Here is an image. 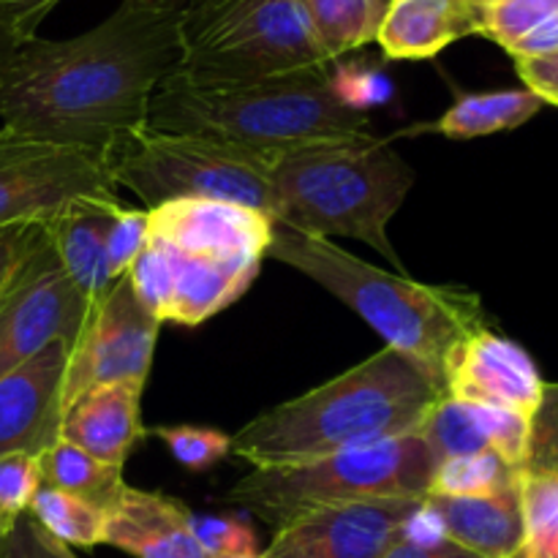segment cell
I'll return each instance as SVG.
<instances>
[{
	"mask_svg": "<svg viewBox=\"0 0 558 558\" xmlns=\"http://www.w3.org/2000/svg\"><path fill=\"white\" fill-rule=\"evenodd\" d=\"M178 65V20L129 3L82 36L0 41V123L109 161L147 129L153 93Z\"/></svg>",
	"mask_w": 558,
	"mask_h": 558,
	"instance_id": "6da1fadb",
	"label": "cell"
},
{
	"mask_svg": "<svg viewBox=\"0 0 558 558\" xmlns=\"http://www.w3.org/2000/svg\"><path fill=\"white\" fill-rule=\"evenodd\" d=\"M445 396L417 363L385 347L327 385L251 420L232 436V452L254 469L289 466L417 434Z\"/></svg>",
	"mask_w": 558,
	"mask_h": 558,
	"instance_id": "7a4b0ae2",
	"label": "cell"
},
{
	"mask_svg": "<svg viewBox=\"0 0 558 558\" xmlns=\"http://www.w3.org/2000/svg\"><path fill=\"white\" fill-rule=\"evenodd\" d=\"M147 129L207 136L270 158L371 134L365 112L332 82L327 65L218 85L169 74L153 93Z\"/></svg>",
	"mask_w": 558,
	"mask_h": 558,
	"instance_id": "3957f363",
	"label": "cell"
},
{
	"mask_svg": "<svg viewBox=\"0 0 558 558\" xmlns=\"http://www.w3.org/2000/svg\"><path fill=\"white\" fill-rule=\"evenodd\" d=\"M267 254L357 311L390 349L407 354L430 379L445 387L447 360L458 343L485 325L480 298L461 287H430L392 276L347 254L325 238L292 232L272 221ZM447 392V390H445Z\"/></svg>",
	"mask_w": 558,
	"mask_h": 558,
	"instance_id": "277c9868",
	"label": "cell"
},
{
	"mask_svg": "<svg viewBox=\"0 0 558 558\" xmlns=\"http://www.w3.org/2000/svg\"><path fill=\"white\" fill-rule=\"evenodd\" d=\"M414 169L374 134L298 147L272 163V221L308 238H354L403 270L387 223L407 202Z\"/></svg>",
	"mask_w": 558,
	"mask_h": 558,
	"instance_id": "5b68a950",
	"label": "cell"
},
{
	"mask_svg": "<svg viewBox=\"0 0 558 558\" xmlns=\"http://www.w3.org/2000/svg\"><path fill=\"white\" fill-rule=\"evenodd\" d=\"M439 456L420 434L245 474L229 501L283 526L303 512L363 499H425Z\"/></svg>",
	"mask_w": 558,
	"mask_h": 558,
	"instance_id": "8992f818",
	"label": "cell"
},
{
	"mask_svg": "<svg viewBox=\"0 0 558 558\" xmlns=\"http://www.w3.org/2000/svg\"><path fill=\"white\" fill-rule=\"evenodd\" d=\"M180 65L196 85L248 82L330 65L300 0H189L178 11Z\"/></svg>",
	"mask_w": 558,
	"mask_h": 558,
	"instance_id": "52a82bcc",
	"label": "cell"
},
{
	"mask_svg": "<svg viewBox=\"0 0 558 558\" xmlns=\"http://www.w3.org/2000/svg\"><path fill=\"white\" fill-rule=\"evenodd\" d=\"M276 158L196 134L142 129L112 158L114 185L134 191L147 210L180 199H216L272 218Z\"/></svg>",
	"mask_w": 558,
	"mask_h": 558,
	"instance_id": "ba28073f",
	"label": "cell"
},
{
	"mask_svg": "<svg viewBox=\"0 0 558 558\" xmlns=\"http://www.w3.org/2000/svg\"><path fill=\"white\" fill-rule=\"evenodd\" d=\"M109 161L98 153L0 129V229L47 227L85 199H118Z\"/></svg>",
	"mask_w": 558,
	"mask_h": 558,
	"instance_id": "9c48e42d",
	"label": "cell"
},
{
	"mask_svg": "<svg viewBox=\"0 0 558 558\" xmlns=\"http://www.w3.org/2000/svg\"><path fill=\"white\" fill-rule=\"evenodd\" d=\"M259 267L262 259L196 254L147 234L145 248L129 267V281L161 325L196 327L243 298Z\"/></svg>",
	"mask_w": 558,
	"mask_h": 558,
	"instance_id": "30bf717a",
	"label": "cell"
},
{
	"mask_svg": "<svg viewBox=\"0 0 558 558\" xmlns=\"http://www.w3.org/2000/svg\"><path fill=\"white\" fill-rule=\"evenodd\" d=\"M90 303L44 232L0 298V376L25 365L49 343L74 347Z\"/></svg>",
	"mask_w": 558,
	"mask_h": 558,
	"instance_id": "8fae6325",
	"label": "cell"
},
{
	"mask_svg": "<svg viewBox=\"0 0 558 558\" xmlns=\"http://www.w3.org/2000/svg\"><path fill=\"white\" fill-rule=\"evenodd\" d=\"M161 322L140 303L129 276L118 278L90 303L74 347L63 385V412L98 385L147 381Z\"/></svg>",
	"mask_w": 558,
	"mask_h": 558,
	"instance_id": "7c38bea8",
	"label": "cell"
},
{
	"mask_svg": "<svg viewBox=\"0 0 558 558\" xmlns=\"http://www.w3.org/2000/svg\"><path fill=\"white\" fill-rule=\"evenodd\" d=\"M423 499H363L316 507L276 529L267 558H381L412 534Z\"/></svg>",
	"mask_w": 558,
	"mask_h": 558,
	"instance_id": "4fadbf2b",
	"label": "cell"
},
{
	"mask_svg": "<svg viewBox=\"0 0 558 558\" xmlns=\"http://www.w3.org/2000/svg\"><path fill=\"white\" fill-rule=\"evenodd\" d=\"M445 390L458 401L488 403L532 417L543 401L545 381L526 349L483 325L469 332L447 360Z\"/></svg>",
	"mask_w": 558,
	"mask_h": 558,
	"instance_id": "5bb4252c",
	"label": "cell"
},
{
	"mask_svg": "<svg viewBox=\"0 0 558 558\" xmlns=\"http://www.w3.org/2000/svg\"><path fill=\"white\" fill-rule=\"evenodd\" d=\"M69 347L49 343L11 374L0 376V458L41 456L60 439Z\"/></svg>",
	"mask_w": 558,
	"mask_h": 558,
	"instance_id": "9a60e30c",
	"label": "cell"
},
{
	"mask_svg": "<svg viewBox=\"0 0 558 558\" xmlns=\"http://www.w3.org/2000/svg\"><path fill=\"white\" fill-rule=\"evenodd\" d=\"M150 234L196 254L265 259L272 218L232 202L180 199L150 210Z\"/></svg>",
	"mask_w": 558,
	"mask_h": 558,
	"instance_id": "2e32d148",
	"label": "cell"
},
{
	"mask_svg": "<svg viewBox=\"0 0 558 558\" xmlns=\"http://www.w3.org/2000/svg\"><path fill=\"white\" fill-rule=\"evenodd\" d=\"M523 545L518 558H558V385H545L518 469Z\"/></svg>",
	"mask_w": 558,
	"mask_h": 558,
	"instance_id": "e0dca14e",
	"label": "cell"
},
{
	"mask_svg": "<svg viewBox=\"0 0 558 558\" xmlns=\"http://www.w3.org/2000/svg\"><path fill=\"white\" fill-rule=\"evenodd\" d=\"M191 518L194 512L172 496L123 485L107 507L104 545L136 558H207Z\"/></svg>",
	"mask_w": 558,
	"mask_h": 558,
	"instance_id": "ac0fdd59",
	"label": "cell"
},
{
	"mask_svg": "<svg viewBox=\"0 0 558 558\" xmlns=\"http://www.w3.org/2000/svg\"><path fill=\"white\" fill-rule=\"evenodd\" d=\"M529 428H532V417H523L510 409L445 396L430 409L417 434L428 441L439 461L496 452L505 463L521 469L529 445Z\"/></svg>",
	"mask_w": 558,
	"mask_h": 558,
	"instance_id": "d6986e66",
	"label": "cell"
},
{
	"mask_svg": "<svg viewBox=\"0 0 558 558\" xmlns=\"http://www.w3.org/2000/svg\"><path fill=\"white\" fill-rule=\"evenodd\" d=\"M425 512L441 537L480 558H518L523 545L521 483L483 496H425Z\"/></svg>",
	"mask_w": 558,
	"mask_h": 558,
	"instance_id": "ffe728a7",
	"label": "cell"
},
{
	"mask_svg": "<svg viewBox=\"0 0 558 558\" xmlns=\"http://www.w3.org/2000/svg\"><path fill=\"white\" fill-rule=\"evenodd\" d=\"M145 385L114 381L82 392L63 412L60 436L109 466H125V458L147 436L140 412Z\"/></svg>",
	"mask_w": 558,
	"mask_h": 558,
	"instance_id": "44dd1931",
	"label": "cell"
},
{
	"mask_svg": "<svg viewBox=\"0 0 558 558\" xmlns=\"http://www.w3.org/2000/svg\"><path fill=\"white\" fill-rule=\"evenodd\" d=\"M120 207V199L76 202L44 227L60 265L87 300L101 298L114 283L109 272L107 240Z\"/></svg>",
	"mask_w": 558,
	"mask_h": 558,
	"instance_id": "7402d4cb",
	"label": "cell"
},
{
	"mask_svg": "<svg viewBox=\"0 0 558 558\" xmlns=\"http://www.w3.org/2000/svg\"><path fill=\"white\" fill-rule=\"evenodd\" d=\"M469 33L477 14L466 0H390L376 44L392 60H428Z\"/></svg>",
	"mask_w": 558,
	"mask_h": 558,
	"instance_id": "603a6c76",
	"label": "cell"
},
{
	"mask_svg": "<svg viewBox=\"0 0 558 558\" xmlns=\"http://www.w3.org/2000/svg\"><path fill=\"white\" fill-rule=\"evenodd\" d=\"M543 107V98L529 90V87H521V90L463 93L430 125V131L450 136V140H474V136L518 129V125L529 123Z\"/></svg>",
	"mask_w": 558,
	"mask_h": 558,
	"instance_id": "cb8c5ba5",
	"label": "cell"
},
{
	"mask_svg": "<svg viewBox=\"0 0 558 558\" xmlns=\"http://www.w3.org/2000/svg\"><path fill=\"white\" fill-rule=\"evenodd\" d=\"M305 22L327 63L376 41L390 0H300Z\"/></svg>",
	"mask_w": 558,
	"mask_h": 558,
	"instance_id": "d4e9b609",
	"label": "cell"
},
{
	"mask_svg": "<svg viewBox=\"0 0 558 558\" xmlns=\"http://www.w3.org/2000/svg\"><path fill=\"white\" fill-rule=\"evenodd\" d=\"M38 463H41V485L80 496V499L101 507L104 512L118 499L125 485L123 466H109V463L98 461L96 456L63 436L38 456Z\"/></svg>",
	"mask_w": 558,
	"mask_h": 558,
	"instance_id": "484cf974",
	"label": "cell"
},
{
	"mask_svg": "<svg viewBox=\"0 0 558 558\" xmlns=\"http://www.w3.org/2000/svg\"><path fill=\"white\" fill-rule=\"evenodd\" d=\"M27 515L41 523L54 539L76 548H93L104 543V526H107V512L90 501L71 496L65 490L47 488L41 485L33 496Z\"/></svg>",
	"mask_w": 558,
	"mask_h": 558,
	"instance_id": "4316f807",
	"label": "cell"
},
{
	"mask_svg": "<svg viewBox=\"0 0 558 558\" xmlns=\"http://www.w3.org/2000/svg\"><path fill=\"white\" fill-rule=\"evenodd\" d=\"M518 480V469L501 461L496 452L445 458L436 466L428 496H483L507 488Z\"/></svg>",
	"mask_w": 558,
	"mask_h": 558,
	"instance_id": "83f0119b",
	"label": "cell"
},
{
	"mask_svg": "<svg viewBox=\"0 0 558 558\" xmlns=\"http://www.w3.org/2000/svg\"><path fill=\"white\" fill-rule=\"evenodd\" d=\"M558 20V0H494L477 11V33L505 49Z\"/></svg>",
	"mask_w": 558,
	"mask_h": 558,
	"instance_id": "f1b7e54d",
	"label": "cell"
},
{
	"mask_svg": "<svg viewBox=\"0 0 558 558\" xmlns=\"http://www.w3.org/2000/svg\"><path fill=\"white\" fill-rule=\"evenodd\" d=\"M153 436L167 445L174 461L191 472H205L216 466L232 452V436L216 428H199V425H161L153 428Z\"/></svg>",
	"mask_w": 558,
	"mask_h": 558,
	"instance_id": "f546056e",
	"label": "cell"
},
{
	"mask_svg": "<svg viewBox=\"0 0 558 558\" xmlns=\"http://www.w3.org/2000/svg\"><path fill=\"white\" fill-rule=\"evenodd\" d=\"M38 488H41L38 456L11 452V456L0 458V518L16 521L20 515H25Z\"/></svg>",
	"mask_w": 558,
	"mask_h": 558,
	"instance_id": "4dcf8cb0",
	"label": "cell"
},
{
	"mask_svg": "<svg viewBox=\"0 0 558 558\" xmlns=\"http://www.w3.org/2000/svg\"><path fill=\"white\" fill-rule=\"evenodd\" d=\"M147 234H150V210H131L125 205L120 207L107 240L109 272H112L114 281L123 278L129 267L134 265L136 256L142 254Z\"/></svg>",
	"mask_w": 558,
	"mask_h": 558,
	"instance_id": "1f68e13d",
	"label": "cell"
},
{
	"mask_svg": "<svg viewBox=\"0 0 558 558\" xmlns=\"http://www.w3.org/2000/svg\"><path fill=\"white\" fill-rule=\"evenodd\" d=\"M202 550L210 558L256 556V537L248 523L234 518H191Z\"/></svg>",
	"mask_w": 558,
	"mask_h": 558,
	"instance_id": "d6a6232c",
	"label": "cell"
},
{
	"mask_svg": "<svg viewBox=\"0 0 558 558\" xmlns=\"http://www.w3.org/2000/svg\"><path fill=\"white\" fill-rule=\"evenodd\" d=\"M5 558H76L69 545L54 539L47 529L31 515H20L5 539Z\"/></svg>",
	"mask_w": 558,
	"mask_h": 558,
	"instance_id": "836d02e7",
	"label": "cell"
},
{
	"mask_svg": "<svg viewBox=\"0 0 558 558\" xmlns=\"http://www.w3.org/2000/svg\"><path fill=\"white\" fill-rule=\"evenodd\" d=\"M60 0H0V41L20 44L36 36V27Z\"/></svg>",
	"mask_w": 558,
	"mask_h": 558,
	"instance_id": "e575fe53",
	"label": "cell"
},
{
	"mask_svg": "<svg viewBox=\"0 0 558 558\" xmlns=\"http://www.w3.org/2000/svg\"><path fill=\"white\" fill-rule=\"evenodd\" d=\"M41 238L44 227H33V223H14V227L0 229V298Z\"/></svg>",
	"mask_w": 558,
	"mask_h": 558,
	"instance_id": "d590c367",
	"label": "cell"
},
{
	"mask_svg": "<svg viewBox=\"0 0 558 558\" xmlns=\"http://www.w3.org/2000/svg\"><path fill=\"white\" fill-rule=\"evenodd\" d=\"M515 69L529 90L537 93L550 107H558V52L515 60Z\"/></svg>",
	"mask_w": 558,
	"mask_h": 558,
	"instance_id": "8d00e7d4",
	"label": "cell"
},
{
	"mask_svg": "<svg viewBox=\"0 0 558 558\" xmlns=\"http://www.w3.org/2000/svg\"><path fill=\"white\" fill-rule=\"evenodd\" d=\"M381 558H480L472 550L461 548L458 543L447 537H434V539H414L407 537L398 545H392Z\"/></svg>",
	"mask_w": 558,
	"mask_h": 558,
	"instance_id": "74e56055",
	"label": "cell"
},
{
	"mask_svg": "<svg viewBox=\"0 0 558 558\" xmlns=\"http://www.w3.org/2000/svg\"><path fill=\"white\" fill-rule=\"evenodd\" d=\"M507 52H510L515 60L543 58V54L558 52V20L537 27V31H532L526 38H521L515 47L507 49Z\"/></svg>",
	"mask_w": 558,
	"mask_h": 558,
	"instance_id": "f35d334b",
	"label": "cell"
},
{
	"mask_svg": "<svg viewBox=\"0 0 558 558\" xmlns=\"http://www.w3.org/2000/svg\"><path fill=\"white\" fill-rule=\"evenodd\" d=\"M123 3L134 5V9H147V11H158V14L178 16V11L183 9L189 0H123Z\"/></svg>",
	"mask_w": 558,
	"mask_h": 558,
	"instance_id": "ab89813d",
	"label": "cell"
},
{
	"mask_svg": "<svg viewBox=\"0 0 558 558\" xmlns=\"http://www.w3.org/2000/svg\"><path fill=\"white\" fill-rule=\"evenodd\" d=\"M11 526H14V521H5V518H0V558H5V539H9Z\"/></svg>",
	"mask_w": 558,
	"mask_h": 558,
	"instance_id": "60d3db41",
	"label": "cell"
},
{
	"mask_svg": "<svg viewBox=\"0 0 558 558\" xmlns=\"http://www.w3.org/2000/svg\"><path fill=\"white\" fill-rule=\"evenodd\" d=\"M466 3H469V5H472V9H474V14H477V11H480V9H483V5L494 3V0H466Z\"/></svg>",
	"mask_w": 558,
	"mask_h": 558,
	"instance_id": "b9f144b4",
	"label": "cell"
},
{
	"mask_svg": "<svg viewBox=\"0 0 558 558\" xmlns=\"http://www.w3.org/2000/svg\"><path fill=\"white\" fill-rule=\"evenodd\" d=\"M207 558H210V556H207ZM243 558H267L265 554H256V556H243Z\"/></svg>",
	"mask_w": 558,
	"mask_h": 558,
	"instance_id": "7bdbcfd3",
	"label": "cell"
}]
</instances>
